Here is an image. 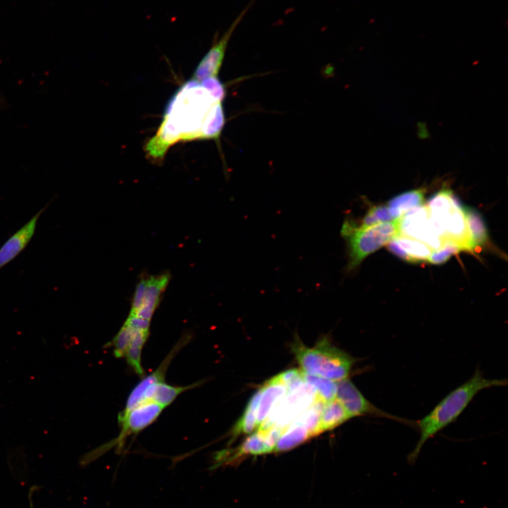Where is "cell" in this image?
I'll use <instances>...</instances> for the list:
<instances>
[{
    "instance_id": "6da1fadb",
    "label": "cell",
    "mask_w": 508,
    "mask_h": 508,
    "mask_svg": "<svg viewBox=\"0 0 508 508\" xmlns=\"http://www.w3.org/2000/svg\"><path fill=\"white\" fill-rule=\"evenodd\" d=\"M507 384L506 379L485 378L481 371L476 369L469 380L451 391L432 411L415 423L419 438L414 449L407 456L408 463L413 464L426 442L456 420L478 393Z\"/></svg>"
},
{
    "instance_id": "7a4b0ae2",
    "label": "cell",
    "mask_w": 508,
    "mask_h": 508,
    "mask_svg": "<svg viewBox=\"0 0 508 508\" xmlns=\"http://www.w3.org/2000/svg\"><path fill=\"white\" fill-rule=\"evenodd\" d=\"M199 81L186 83L169 102L164 116L177 128L181 140L201 139V129L215 103Z\"/></svg>"
},
{
    "instance_id": "3957f363",
    "label": "cell",
    "mask_w": 508,
    "mask_h": 508,
    "mask_svg": "<svg viewBox=\"0 0 508 508\" xmlns=\"http://www.w3.org/2000/svg\"><path fill=\"white\" fill-rule=\"evenodd\" d=\"M292 351L302 371L333 381L347 378L355 358L322 337L311 348L298 339L292 344Z\"/></svg>"
},
{
    "instance_id": "277c9868",
    "label": "cell",
    "mask_w": 508,
    "mask_h": 508,
    "mask_svg": "<svg viewBox=\"0 0 508 508\" xmlns=\"http://www.w3.org/2000/svg\"><path fill=\"white\" fill-rule=\"evenodd\" d=\"M401 217L361 228L356 227L349 220H345L341 234L346 239L348 246L346 270H353L367 256L399 236Z\"/></svg>"
},
{
    "instance_id": "5b68a950",
    "label": "cell",
    "mask_w": 508,
    "mask_h": 508,
    "mask_svg": "<svg viewBox=\"0 0 508 508\" xmlns=\"http://www.w3.org/2000/svg\"><path fill=\"white\" fill-rule=\"evenodd\" d=\"M335 399L343 406L351 418L359 416H373L387 418L408 425L413 421L389 413L373 405L361 394L353 383L345 378L337 381Z\"/></svg>"
},
{
    "instance_id": "8992f818",
    "label": "cell",
    "mask_w": 508,
    "mask_h": 508,
    "mask_svg": "<svg viewBox=\"0 0 508 508\" xmlns=\"http://www.w3.org/2000/svg\"><path fill=\"white\" fill-rule=\"evenodd\" d=\"M255 1V0H251L249 2L219 38H218L217 33L214 35L210 49L200 60L193 72V80L200 81L208 77L217 76L230 38Z\"/></svg>"
},
{
    "instance_id": "52a82bcc",
    "label": "cell",
    "mask_w": 508,
    "mask_h": 508,
    "mask_svg": "<svg viewBox=\"0 0 508 508\" xmlns=\"http://www.w3.org/2000/svg\"><path fill=\"white\" fill-rule=\"evenodd\" d=\"M164 408L163 406L156 402L147 401L132 409L127 413H120L118 421L122 427L121 430L118 437L111 442V445L107 447L114 445L119 446L128 435L137 433L145 428L155 421Z\"/></svg>"
},
{
    "instance_id": "ba28073f",
    "label": "cell",
    "mask_w": 508,
    "mask_h": 508,
    "mask_svg": "<svg viewBox=\"0 0 508 508\" xmlns=\"http://www.w3.org/2000/svg\"><path fill=\"white\" fill-rule=\"evenodd\" d=\"M48 205L49 203L39 210L0 248V270L17 257L29 243L35 232L37 221Z\"/></svg>"
},
{
    "instance_id": "9c48e42d",
    "label": "cell",
    "mask_w": 508,
    "mask_h": 508,
    "mask_svg": "<svg viewBox=\"0 0 508 508\" xmlns=\"http://www.w3.org/2000/svg\"><path fill=\"white\" fill-rule=\"evenodd\" d=\"M188 340V338L187 337L180 340V341L177 344H176L174 348L170 351L169 354L166 357V358L159 366V368L152 373L148 375L147 377L143 379L134 387V389L129 394L124 410L121 413H127L132 409L144 403L145 394L148 387L152 385L164 381L165 372L171 361L178 352V351L183 346L184 344H186V342H187Z\"/></svg>"
},
{
    "instance_id": "30bf717a",
    "label": "cell",
    "mask_w": 508,
    "mask_h": 508,
    "mask_svg": "<svg viewBox=\"0 0 508 508\" xmlns=\"http://www.w3.org/2000/svg\"><path fill=\"white\" fill-rule=\"evenodd\" d=\"M274 448V446L258 431L249 435L237 448L217 453L215 459L217 465L231 463L242 456H258L272 452Z\"/></svg>"
},
{
    "instance_id": "8fae6325",
    "label": "cell",
    "mask_w": 508,
    "mask_h": 508,
    "mask_svg": "<svg viewBox=\"0 0 508 508\" xmlns=\"http://www.w3.org/2000/svg\"><path fill=\"white\" fill-rule=\"evenodd\" d=\"M168 272L157 276L147 277L145 295L140 308L134 315L137 317L150 320L159 305V300L169 282Z\"/></svg>"
},
{
    "instance_id": "7c38bea8",
    "label": "cell",
    "mask_w": 508,
    "mask_h": 508,
    "mask_svg": "<svg viewBox=\"0 0 508 508\" xmlns=\"http://www.w3.org/2000/svg\"><path fill=\"white\" fill-rule=\"evenodd\" d=\"M287 394L286 386L279 375L269 380L262 386V395L256 413V426L264 422L273 407Z\"/></svg>"
},
{
    "instance_id": "4fadbf2b",
    "label": "cell",
    "mask_w": 508,
    "mask_h": 508,
    "mask_svg": "<svg viewBox=\"0 0 508 508\" xmlns=\"http://www.w3.org/2000/svg\"><path fill=\"white\" fill-rule=\"evenodd\" d=\"M387 247L397 255L410 261L428 260L433 250L426 243L401 234L390 241Z\"/></svg>"
},
{
    "instance_id": "5bb4252c",
    "label": "cell",
    "mask_w": 508,
    "mask_h": 508,
    "mask_svg": "<svg viewBox=\"0 0 508 508\" xmlns=\"http://www.w3.org/2000/svg\"><path fill=\"white\" fill-rule=\"evenodd\" d=\"M423 190H413L397 195L388 203V208L394 219L399 218L408 212L419 207L423 202Z\"/></svg>"
},
{
    "instance_id": "9a60e30c",
    "label": "cell",
    "mask_w": 508,
    "mask_h": 508,
    "mask_svg": "<svg viewBox=\"0 0 508 508\" xmlns=\"http://www.w3.org/2000/svg\"><path fill=\"white\" fill-rule=\"evenodd\" d=\"M311 437L308 429L294 421L286 428L277 440L274 452H284L292 449Z\"/></svg>"
},
{
    "instance_id": "2e32d148",
    "label": "cell",
    "mask_w": 508,
    "mask_h": 508,
    "mask_svg": "<svg viewBox=\"0 0 508 508\" xmlns=\"http://www.w3.org/2000/svg\"><path fill=\"white\" fill-rule=\"evenodd\" d=\"M196 385L197 384L187 387H174L164 382L156 383L148 387L145 394L144 403L154 401L165 407L170 404L179 394Z\"/></svg>"
},
{
    "instance_id": "e0dca14e",
    "label": "cell",
    "mask_w": 508,
    "mask_h": 508,
    "mask_svg": "<svg viewBox=\"0 0 508 508\" xmlns=\"http://www.w3.org/2000/svg\"><path fill=\"white\" fill-rule=\"evenodd\" d=\"M350 418V415L336 399L326 402L320 415V432L334 429Z\"/></svg>"
},
{
    "instance_id": "ac0fdd59",
    "label": "cell",
    "mask_w": 508,
    "mask_h": 508,
    "mask_svg": "<svg viewBox=\"0 0 508 508\" xmlns=\"http://www.w3.org/2000/svg\"><path fill=\"white\" fill-rule=\"evenodd\" d=\"M262 395V387L253 395L242 415L232 430V437L249 434L256 426V413Z\"/></svg>"
},
{
    "instance_id": "d6986e66",
    "label": "cell",
    "mask_w": 508,
    "mask_h": 508,
    "mask_svg": "<svg viewBox=\"0 0 508 508\" xmlns=\"http://www.w3.org/2000/svg\"><path fill=\"white\" fill-rule=\"evenodd\" d=\"M225 123L222 102L214 104L201 129V139L219 140Z\"/></svg>"
},
{
    "instance_id": "ffe728a7",
    "label": "cell",
    "mask_w": 508,
    "mask_h": 508,
    "mask_svg": "<svg viewBox=\"0 0 508 508\" xmlns=\"http://www.w3.org/2000/svg\"><path fill=\"white\" fill-rule=\"evenodd\" d=\"M304 382L311 386L318 399L324 403L336 397L337 383L331 380L303 372Z\"/></svg>"
},
{
    "instance_id": "44dd1931",
    "label": "cell",
    "mask_w": 508,
    "mask_h": 508,
    "mask_svg": "<svg viewBox=\"0 0 508 508\" xmlns=\"http://www.w3.org/2000/svg\"><path fill=\"white\" fill-rule=\"evenodd\" d=\"M148 333L149 331L135 329L132 340L125 354L128 363L138 375L143 373L141 365V352L147 339Z\"/></svg>"
},
{
    "instance_id": "7402d4cb",
    "label": "cell",
    "mask_w": 508,
    "mask_h": 508,
    "mask_svg": "<svg viewBox=\"0 0 508 508\" xmlns=\"http://www.w3.org/2000/svg\"><path fill=\"white\" fill-rule=\"evenodd\" d=\"M464 212L475 246L483 243L487 238V232L480 217L473 210L464 209Z\"/></svg>"
},
{
    "instance_id": "603a6c76",
    "label": "cell",
    "mask_w": 508,
    "mask_h": 508,
    "mask_svg": "<svg viewBox=\"0 0 508 508\" xmlns=\"http://www.w3.org/2000/svg\"><path fill=\"white\" fill-rule=\"evenodd\" d=\"M396 219L392 215L387 206H375L370 208L359 224L354 222H349L356 227H366L377 223Z\"/></svg>"
},
{
    "instance_id": "cb8c5ba5",
    "label": "cell",
    "mask_w": 508,
    "mask_h": 508,
    "mask_svg": "<svg viewBox=\"0 0 508 508\" xmlns=\"http://www.w3.org/2000/svg\"><path fill=\"white\" fill-rule=\"evenodd\" d=\"M135 329L125 325L121 327L111 341L114 354L117 358L125 356L126 352L132 340Z\"/></svg>"
},
{
    "instance_id": "d4e9b609",
    "label": "cell",
    "mask_w": 508,
    "mask_h": 508,
    "mask_svg": "<svg viewBox=\"0 0 508 508\" xmlns=\"http://www.w3.org/2000/svg\"><path fill=\"white\" fill-rule=\"evenodd\" d=\"M199 83L214 101L222 102L226 96L225 85L218 79L217 76L206 78Z\"/></svg>"
},
{
    "instance_id": "484cf974",
    "label": "cell",
    "mask_w": 508,
    "mask_h": 508,
    "mask_svg": "<svg viewBox=\"0 0 508 508\" xmlns=\"http://www.w3.org/2000/svg\"><path fill=\"white\" fill-rule=\"evenodd\" d=\"M460 248L452 242H445L438 249L433 250L428 260L433 264H440L445 262L449 257L458 251Z\"/></svg>"
},
{
    "instance_id": "4316f807",
    "label": "cell",
    "mask_w": 508,
    "mask_h": 508,
    "mask_svg": "<svg viewBox=\"0 0 508 508\" xmlns=\"http://www.w3.org/2000/svg\"><path fill=\"white\" fill-rule=\"evenodd\" d=\"M279 376L286 386L287 393L296 389L304 383L303 371L297 369H291L279 374Z\"/></svg>"
},
{
    "instance_id": "83f0119b",
    "label": "cell",
    "mask_w": 508,
    "mask_h": 508,
    "mask_svg": "<svg viewBox=\"0 0 508 508\" xmlns=\"http://www.w3.org/2000/svg\"><path fill=\"white\" fill-rule=\"evenodd\" d=\"M147 282V277H143L136 285L135 294L132 300L130 315H134L140 308L143 301L145 286Z\"/></svg>"
},
{
    "instance_id": "f1b7e54d",
    "label": "cell",
    "mask_w": 508,
    "mask_h": 508,
    "mask_svg": "<svg viewBox=\"0 0 508 508\" xmlns=\"http://www.w3.org/2000/svg\"><path fill=\"white\" fill-rule=\"evenodd\" d=\"M150 320L129 315L124 324L135 329L149 331Z\"/></svg>"
},
{
    "instance_id": "f546056e",
    "label": "cell",
    "mask_w": 508,
    "mask_h": 508,
    "mask_svg": "<svg viewBox=\"0 0 508 508\" xmlns=\"http://www.w3.org/2000/svg\"><path fill=\"white\" fill-rule=\"evenodd\" d=\"M30 508H33L32 501L31 500V499L30 500Z\"/></svg>"
}]
</instances>
